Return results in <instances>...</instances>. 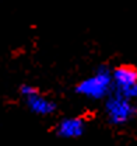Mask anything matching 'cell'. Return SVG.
<instances>
[{
    "instance_id": "6da1fadb",
    "label": "cell",
    "mask_w": 137,
    "mask_h": 146,
    "mask_svg": "<svg viewBox=\"0 0 137 146\" xmlns=\"http://www.w3.org/2000/svg\"><path fill=\"white\" fill-rule=\"evenodd\" d=\"M112 90H113L112 72L105 66L97 69V72L92 76L81 80L76 87V93L91 100L106 98L112 93Z\"/></svg>"
},
{
    "instance_id": "7a4b0ae2",
    "label": "cell",
    "mask_w": 137,
    "mask_h": 146,
    "mask_svg": "<svg viewBox=\"0 0 137 146\" xmlns=\"http://www.w3.org/2000/svg\"><path fill=\"white\" fill-rule=\"evenodd\" d=\"M136 112L137 110L132 100L118 91L112 90V93L106 97L105 114L112 125H123L129 122L130 119H133Z\"/></svg>"
},
{
    "instance_id": "3957f363",
    "label": "cell",
    "mask_w": 137,
    "mask_h": 146,
    "mask_svg": "<svg viewBox=\"0 0 137 146\" xmlns=\"http://www.w3.org/2000/svg\"><path fill=\"white\" fill-rule=\"evenodd\" d=\"M112 80L115 91L130 100L137 98V69L127 65L119 66L112 70Z\"/></svg>"
},
{
    "instance_id": "277c9868",
    "label": "cell",
    "mask_w": 137,
    "mask_h": 146,
    "mask_svg": "<svg viewBox=\"0 0 137 146\" xmlns=\"http://www.w3.org/2000/svg\"><path fill=\"white\" fill-rule=\"evenodd\" d=\"M24 101H25L28 110L31 112H34L35 115H39V117L52 115L55 112V110H56V104L52 100H49L48 97H45L41 93H38L36 89L32 93L24 96Z\"/></svg>"
},
{
    "instance_id": "5b68a950",
    "label": "cell",
    "mask_w": 137,
    "mask_h": 146,
    "mask_svg": "<svg viewBox=\"0 0 137 146\" xmlns=\"http://www.w3.org/2000/svg\"><path fill=\"white\" fill-rule=\"evenodd\" d=\"M84 131H86V122H84V119H81L78 117L65 118L56 127V133L60 138H66V139L80 138L84 133Z\"/></svg>"
}]
</instances>
